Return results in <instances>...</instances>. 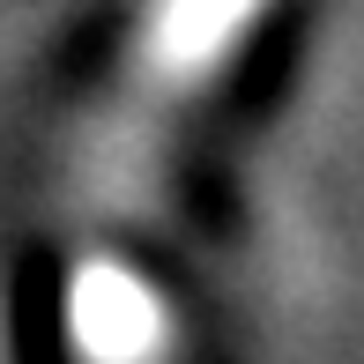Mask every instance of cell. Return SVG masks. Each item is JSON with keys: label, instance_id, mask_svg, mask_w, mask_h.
<instances>
[{"label": "cell", "instance_id": "6da1fadb", "mask_svg": "<svg viewBox=\"0 0 364 364\" xmlns=\"http://www.w3.org/2000/svg\"><path fill=\"white\" fill-rule=\"evenodd\" d=\"M68 335L82 364H156L164 350V312L141 275L119 260H82L68 283Z\"/></svg>", "mask_w": 364, "mask_h": 364}, {"label": "cell", "instance_id": "7a4b0ae2", "mask_svg": "<svg viewBox=\"0 0 364 364\" xmlns=\"http://www.w3.org/2000/svg\"><path fill=\"white\" fill-rule=\"evenodd\" d=\"M260 8H268V0H164L156 38H149V75L178 82V90L208 82V68L245 38V23H253Z\"/></svg>", "mask_w": 364, "mask_h": 364}]
</instances>
